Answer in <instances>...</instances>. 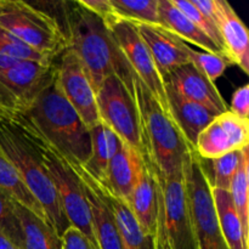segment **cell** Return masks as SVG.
Listing matches in <instances>:
<instances>
[{
  "label": "cell",
  "mask_w": 249,
  "mask_h": 249,
  "mask_svg": "<svg viewBox=\"0 0 249 249\" xmlns=\"http://www.w3.org/2000/svg\"><path fill=\"white\" fill-rule=\"evenodd\" d=\"M57 21L68 49L75 53L95 92L107 77L116 74L134 90V73L114 43L104 19L83 6L79 0L56 2Z\"/></svg>",
  "instance_id": "cell-1"
},
{
  "label": "cell",
  "mask_w": 249,
  "mask_h": 249,
  "mask_svg": "<svg viewBox=\"0 0 249 249\" xmlns=\"http://www.w3.org/2000/svg\"><path fill=\"white\" fill-rule=\"evenodd\" d=\"M24 116L68 162L85 164L89 160L90 130L63 96L56 74Z\"/></svg>",
  "instance_id": "cell-2"
},
{
  "label": "cell",
  "mask_w": 249,
  "mask_h": 249,
  "mask_svg": "<svg viewBox=\"0 0 249 249\" xmlns=\"http://www.w3.org/2000/svg\"><path fill=\"white\" fill-rule=\"evenodd\" d=\"M134 94L140 118L141 146L162 177L182 169L195 148L187 143L170 116L134 75Z\"/></svg>",
  "instance_id": "cell-3"
},
{
  "label": "cell",
  "mask_w": 249,
  "mask_h": 249,
  "mask_svg": "<svg viewBox=\"0 0 249 249\" xmlns=\"http://www.w3.org/2000/svg\"><path fill=\"white\" fill-rule=\"evenodd\" d=\"M6 119L11 121L16 125V128L21 131L22 135L38 153L44 168L55 186L63 213L70 225L79 230L92 245L97 247L92 231L88 201L83 192L79 179L71 169L67 160L45 140V138L36 130V126L24 114H18Z\"/></svg>",
  "instance_id": "cell-4"
},
{
  "label": "cell",
  "mask_w": 249,
  "mask_h": 249,
  "mask_svg": "<svg viewBox=\"0 0 249 249\" xmlns=\"http://www.w3.org/2000/svg\"><path fill=\"white\" fill-rule=\"evenodd\" d=\"M0 148L45 212L51 228L61 237L71 225L63 213L55 186L36 150L16 125L2 117H0Z\"/></svg>",
  "instance_id": "cell-5"
},
{
  "label": "cell",
  "mask_w": 249,
  "mask_h": 249,
  "mask_svg": "<svg viewBox=\"0 0 249 249\" xmlns=\"http://www.w3.org/2000/svg\"><path fill=\"white\" fill-rule=\"evenodd\" d=\"M158 181L156 249H197L184 168L169 177L158 174Z\"/></svg>",
  "instance_id": "cell-6"
},
{
  "label": "cell",
  "mask_w": 249,
  "mask_h": 249,
  "mask_svg": "<svg viewBox=\"0 0 249 249\" xmlns=\"http://www.w3.org/2000/svg\"><path fill=\"white\" fill-rule=\"evenodd\" d=\"M0 28L53 58L67 48L57 21L44 10L21 0H0Z\"/></svg>",
  "instance_id": "cell-7"
},
{
  "label": "cell",
  "mask_w": 249,
  "mask_h": 249,
  "mask_svg": "<svg viewBox=\"0 0 249 249\" xmlns=\"http://www.w3.org/2000/svg\"><path fill=\"white\" fill-rule=\"evenodd\" d=\"M53 74V65L0 56V117L27 113Z\"/></svg>",
  "instance_id": "cell-8"
},
{
  "label": "cell",
  "mask_w": 249,
  "mask_h": 249,
  "mask_svg": "<svg viewBox=\"0 0 249 249\" xmlns=\"http://www.w3.org/2000/svg\"><path fill=\"white\" fill-rule=\"evenodd\" d=\"M96 105L100 121L106 124L122 142L140 155V118L134 90H130L116 74L107 77L96 90Z\"/></svg>",
  "instance_id": "cell-9"
},
{
  "label": "cell",
  "mask_w": 249,
  "mask_h": 249,
  "mask_svg": "<svg viewBox=\"0 0 249 249\" xmlns=\"http://www.w3.org/2000/svg\"><path fill=\"white\" fill-rule=\"evenodd\" d=\"M184 170L197 249H230L221 233L211 184L196 151L186 160Z\"/></svg>",
  "instance_id": "cell-10"
},
{
  "label": "cell",
  "mask_w": 249,
  "mask_h": 249,
  "mask_svg": "<svg viewBox=\"0 0 249 249\" xmlns=\"http://www.w3.org/2000/svg\"><path fill=\"white\" fill-rule=\"evenodd\" d=\"M111 32L114 43L122 51L134 75L141 80L165 113L169 114L164 83L156 67L153 58L143 43L135 23L125 21L117 15L104 21Z\"/></svg>",
  "instance_id": "cell-11"
},
{
  "label": "cell",
  "mask_w": 249,
  "mask_h": 249,
  "mask_svg": "<svg viewBox=\"0 0 249 249\" xmlns=\"http://www.w3.org/2000/svg\"><path fill=\"white\" fill-rule=\"evenodd\" d=\"M56 58H58V61L53 62V67L58 87L66 100L90 130L101 122L97 112L94 88L79 58L71 49L66 48Z\"/></svg>",
  "instance_id": "cell-12"
},
{
  "label": "cell",
  "mask_w": 249,
  "mask_h": 249,
  "mask_svg": "<svg viewBox=\"0 0 249 249\" xmlns=\"http://www.w3.org/2000/svg\"><path fill=\"white\" fill-rule=\"evenodd\" d=\"M249 121L226 111L216 116L198 135L195 151L202 160H215L248 146Z\"/></svg>",
  "instance_id": "cell-13"
},
{
  "label": "cell",
  "mask_w": 249,
  "mask_h": 249,
  "mask_svg": "<svg viewBox=\"0 0 249 249\" xmlns=\"http://www.w3.org/2000/svg\"><path fill=\"white\" fill-rule=\"evenodd\" d=\"M68 164L79 179L83 192L88 201L92 231H94L97 247L99 249H124L118 230L116 228L113 215L105 199L96 190L91 173L85 168L84 164H80V163L68 162Z\"/></svg>",
  "instance_id": "cell-14"
},
{
  "label": "cell",
  "mask_w": 249,
  "mask_h": 249,
  "mask_svg": "<svg viewBox=\"0 0 249 249\" xmlns=\"http://www.w3.org/2000/svg\"><path fill=\"white\" fill-rule=\"evenodd\" d=\"M128 204L141 229L148 236L156 237L160 212V181L157 170L143 152L140 153L138 179Z\"/></svg>",
  "instance_id": "cell-15"
},
{
  "label": "cell",
  "mask_w": 249,
  "mask_h": 249,
  "mask_svg": "<svg viewBox=\"0 0 249 249\" xmlns=\"http://www.w3.org/2000/svg\"><path fill=\"white\" fill-rule=\"evenodd\" d=\"M135 26L162 79L174 68L190 62L191 48L172 31L160 24L135 23Z\"/></svg>",
  "instance_id": "cell-16"
},
{
  "label": "cell",
  "mask_w": 249,
  "mask_h": 249,
  "mask_svg": "<svg viewBox=\"0 0 249 249\" xmlns=\"http://www.w3.org/2000/svg\"><path fill=\"white\" fill-rule=\"evenodd\" d=\"M163 83L169 85L184 99L208 107L216 113L221 114L229 111L215 84L202 74L194 63H185L170 71L163 77Z\"/></svg>",
  "instance_id": "cell-17"
},
{
  "label": "cell",
  "mask_w": 249,
  "mask_h": 249,
  "mask_svg": "<svg viewBox=\"0 0 249 249\" xmlns=\"http://www.w3.org/2000/svg\"><path fill=\"white\" fill-rule=\"evenodd\" d=\"M215 23L226 60L249 73L248 29L226 0H215Z\"/></svg>",
  "instance_id": "cell-18"
},
{
  "label": "cell",
  "mask_w": 249,
  "mask_h": 249,
  "mask_svg": "<svg viewBox=\"0 0 249 249\" xmlns=\"http://www.w3.org/2000/svg\"><path fill=\"white\" fill-rule=\"evenodd\" d=\"M92 175V174H91ZM94 177V175H92ZM96 190L108 206L113 215L116 228L118 230L122 245L124 249H156L155 237L148 236L141 229L140 224L136 220L130 206L117 196L105 182L100 181L94 177Z\"/></svg>",
  "instance_id": "cell-19"
},
{
  "label": "cell",
  "mask_w": 249,
  "mask_h": 249,
  "mask_svg": "<svg viewBox=\"0 0 249 249\" xmlns=\"http://www.w3.org/2000/svg\"><path fill=\"white\" fill-rule=\"evenodd\" d=\"M164 88L170 118L177 124L187 143L195 148L201 131L216 116H219V113L212 111L208 107L184 99L169 85L164 84Z\"/></svg>",
  "instance_id": "cell-20"
},
{
  "label": "cell",
  "mask_w": 249,
  "mask_h": 249,
  "mask_svg": "<svg viewBox=\"0 0 249 249\" xmlns=\"http://www.w3.org/2000/svg\"><path fill=\"white\" fill-rule=\"evenodd\" d=\"M140 168V155L122 142L118 151L108 163L106 178L102 182L107 185L117 196L129 203L131 192L138 179Z\"/></svg>",
  "instance_id": "cell-21"
},
{
  "label": "cell",
  "mask_w": 249,
  "mask_h": 249,
  "mask_svg": "<svg viewBox=\"0 0 249 249\" xmlns=\"http://www.w3.org/2000/svg\"><path fill=\"white\" fill-rule=\"evenodd\" d=\"M158 11L160 24L177 34L181 40L190 41L194 45L206 50V53L223 56V53L219 50L218 46L203 32L199 31L184 14L173 6L170 0H158Z\"/></svg>",
  "instance_id": "cell-22"
},
{
  "label": "cell",
  "mask_w": 249,
  "mask_h": 249,
  "mask_svg": "<svg viewBox=\"0 0 249 249\" xmlns=\"http://www.w3.org/2000/svg\"><path fill=\"white\" fill-rule=\"evenodd\" d=\"M14 207L21 228V249H62L61 237L46 221L17 202Z\"/></svg>",
  "instance_id": "cell-23"
},
{
  "label": "cell",
  "mask_w": 249,
  "mask_h": 249,
  "mask_svg": "<svg viewBox=\"0 0 249 249\" xmlns=\"http://www.w3.org/2000/svg\"><path fill=\"white\" fill-rule=\"evenodd\" d=\"M211 192L213 196L216 219L229 248L249 249V240L243 232L242 224L232 203L230 192L214 189L212 186Z\"/></svg>",
  "instance_id": "cell-24"
},
{
  "label": "cell",
  "mask_w": 249,
  "mask_h": 249,
  "mask_svg": "<svg viewBox=\"0 0 249 249\" xmlns=\"http://www.w3.org/2000/svg\"><path fill=\"white\" fill-rule=\"evenodd\" d=\"M91 156L85 163V168L100 181L106 178L107 167L122 143L121 139L102 122L90 129Z\"/></svg>",
  "instance_id": "cell-25"
},
{
  "label": "cell",
  "mask_w": 249,
  "mask_h": 249,
  "mask_svg": "<svg viewBox=\"0 0 249 249\" xmlns=\"http://www.w3.org/2000/svg\"><path fill=\"white\" fill-rule=\"evenodd\" d=\"M0 189L7 196L11 197L15 202L26 207L28 211H31L38 218L46 221L50 225L45 212L43 211L38 201L32 196L29 190L27 189L24 182L22 181L16 168L10 162V160L6 157V155H5L1 148H0Z\"/></svg>",
  "instance_id": "cell-26"
},
{
  "label": "cell",
  "mask_w": 249,
  "mask_h": 249,
  "mask_svg": "<svg viewBox=\"0 0 249 249\" xmlns=\"http://www.w3.org/2000/svg\"><path fill=\"white\" fill-rule=\"evenodd\" d=\"M248 151V146L241 151H233L228 153L223 157L215 158V160H206L207 163L211 165V170H207L203 167L206 174H211L208 177L209 184L212 187L224 191H229L232 182L233 177L237 173L241 163H242L243 156ZM202 163V162H201Z\"/></svg>",
  "instance_id": "cell-27"
},
{
  "label": "cell",
  "mask_w": 249,
  "mask_h": 249,
  "mask_svg": "<svg viewBox=\"0 0 249 249\" xmlns=\"http://www.w3.org/2000/svg\"><path fill=\"white\" fill-rule=\"evenodd\" d=\"M111 2L117 16L125 21L160 24L158 0H111Z\"/></svg>",
  "instance_id": "cell-28"
},
{
  "label": "cell",
  "mask_w": 249,
  "mask_h": 249,
  "mask_svg": "<svg viewBox=\"0 0 249 249\" xmlns=\"http://www.w3.org/2000/svg\"><path fill=\"white\" fill-rule=\"evenodd\" d=\"M249 153L248 151L243 156L242 163L238 168L237 173L233 177L232 182L229 192L232 198L236 212L238 214L241 224H242L243 232L249 240V204H248V187H249Z\"/></svg>",
  "instance_id": "cell-29"
},
{
  "label": "cell",
  "mask_w": 249,
  "mask_h": 249,
  "mask_svg": "<svg viewBox=\"0 0 249 249\" xmlns=\"http://www.w3.org/2000/svg\"><path fill=\"white\" fill-rule=\"evenodd\" d=\"M0 56L15 58V60L33 61L45 66L53 65L56 60L53 56L34 50L33 48L2 28H0Z\"/></svg>",
  "instance_id": "cell-30"
},
{
  "label": "cell",
  "mask_w": 249,
  "mask_h": 249,
  "mask_svg": "<svg viewBox=\"0 0 249 249\" xmlns=\"http://www.w3.org/2000/svg\"><path fill=\"white\" fill-rule=\"evenodd\" d=\"M170 2H172L173 6L177 7L181 14H184L185 16H186L187 18L199 29V31L203 32V33L206 34L216 46H218L219 50L223 53V56L225 57L220 33H219L215 22L212 21V19L208 18L207 16H204L203 14H201V12H199L190 1H186V0H170Z\"/></svg>",
  "instance_id": "cell-31"
},
{
  "label": "cell",
  "mask_w": 249,
  "mask_h": 249,
  "mask_svg": "<svg viewBox=\"0 0 249 249\" xmlns=\"http://www.w3.org/2000/svg\"><path fill=\"white\" fill-rule=\"evenodd\" d=\"M14 199L0 189V232L21 249L22 235L19 221L15 213Z\"/></svg>",
  "instance_id": "cell-32"
},
{
  "label": "cell",
  "mask_w": 249,
  "mask_h": 249,
  "mask_svg": "<svg viewBox=\"0 0 249 249\" xmlns=\"http://www.w3.org/2000/svg\"><path fill=\"white\" fill-rule=\"evenodd\" d=\"M190 62L194 63L195 67L213 83L224 74L228 65L230 63L224 56L211 53H202L194 49L190 50Z\"/></svg>",
  "instance_id": "cell-33"
},
{
  "label": "cell",
  "mask_w": 249,
  "mask_h": 249,
  "mask_svg": "<svg viewBox=\"0 0 249 249\" xmlns=\"http://www.w3.org/2000/svg\"><path fill=\"white\" fill-rule=\"evenodd\" d=\"M61 242H62V249H99L73 226H70L62 233Z\"/></svg>",
  "instance_id": "cell-34"
},
{
  "label": "cell",
  "mask_w": 249,
  "mask_h": 249,
  "mask_svg": "<svg viewBox=\"0 0 249 249\" xmlns=\"http://www.w3.org/2000/svg\"><path fill=\"white\" fill-rule=\"evenodd\" d=\"M231 113L240 118L248 119L249 114V85L246 84L238 88L232 95L231 100V108L229 109Z\"/></svg>",
  "instance_id": "cell-35"
},
{
  "label": "cell",
  "mask_w": 249,
  "mask_h": 249,
  "mask_svg": "<svg viewBox=\"0 0 249 249\" xmlns=\"http://www.w3.org/2000/svg\"><path fill=\"white\" fill-rule=\"evenodd\" d=\"M79 1L82 2L83 6L94 12L96 16H99L104 21L116 15L111 0H79Z\"/></svg>",
  "instance_id": "cell-36"
},
{
  "label": "cell",
  "mask_w": 249,
  "mask_h": 249,
  "mask_svg": "<svg viewBox=\"0 0 249 249\" xmlns=\"http://www.w3.org/2000/svg\"><path fill=\"white\" fill-rule=\"evenodd\" d=\"M0 249H19L14 245L6 236L0 232Z\"/></svg>",
  "instance_id": "cell-37"
}]
</instances>
